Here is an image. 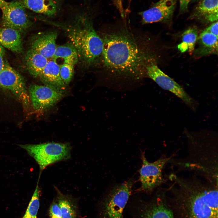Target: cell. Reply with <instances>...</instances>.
Segmentation results:
<instances>
[{
    "label": "cell",
    "instance_id": "obj_1",
    "mask_svg": "<svg viewBox=\"0 0 218 218\" xmlns=\"http://www.w3.org/2000/svg\"><path fill=\"white\" fill-rule=\"evenodd\" d=\"M97 32L103 43L97 67L104 85L126 87L143 83L147 78V66L157 60L146 32L125 24L104 27Z\"/></svg>",
    "mask_w": 218,
    "mask_h": 218
},
{
    "label": "cell",
    "instance_id": "obj_2",
    "mask_svg": "<svg viewBox=\"0 0 218 218\" xmlns=\"http://www.w3.org/2000/svg\"><path fill=\"white\" fill-rule=\"evenodd\" d=\"M167 200L175 218H218V183L171 173Z\"/></svg>",
    "mask_w": 218,
    "mask_h": 218
},
{
    "label": "cell",
    "instance_id": "obj_3",
    "mask_svg": "<svg viewBox=\"0 0 218 218\" xmlns=\"http://www.w3.org/2000/svg\"><path fill=\"white\" fill-rule=\"evenodd\" d=\"M188 141V155L184 158H173L169 163L179 170L193 172L204 180L218 183V143L217 134L208 131H184Z\"/></svg>",
    "mask_w": 218,
    "mask_h": 218
},
{
    "label": "cell",
    "instance_id": "obj_4",
    "mask_svg": "<svg viewBox=\"0 0 218 218\" xmlns=\"http://www.w3.org/2000/svg\"><path fill=\"white\" fill-rule=\"evenodd\" d=\"M80 12L68 23L47 21L64 30L76 50L79 59L85 65L97 67L102 55V41L95 30L90 17L85 12Z\"/></svg>",
    "mask_w": 218,
    "mask_h": 218
},
{
    "label": "cell",
    "instance_id": "obj_5",
    "mask_svg": "<svg viewBox=\"0 0 218 218\" xmlns=\"http://www.w3.org/2000/svg\"><path fill=\"white\" fill-rule=\"evenodd\" d=\"M33 157L42 171L48 166L70 158L71 148L68 143L49 142L20 145Z\"/></svg>",
    "mask_w": 218,
    "mask_h": 218
},
{
    "label": "cell",
    "instance_id": "obj_6",
    "mask_svg": "<svg viewBox=\"0 0 218 218\" xmlns=\"http://www.w3.org/2000/svg\"><path fill=\"white\" fill-rule=\"evenodd\" d=\"M175 156L174 153L169 157L163 154L156 161L150 162L143 154L142 164L139 171L141 190L151 192L167 182L168 176L163 174V170L166 165Z\"/></svg>",
    "mask_w": 218,
    "mask_h": 218
},
{
    "label": "cell",
    "instance_id": "obj_7",
    "mask_svg": "<svg viewBox=\"0 0 218 218\" xmlns=\"http://www.w3.org/2000/svg\"><path fill=\"white\" fill-rule=\"evenodd\" d=\"M133 180L130 179L114 187L103 201L102 213L104 218H123L124 209L131 195Z\"/></svg>",
    "mask_w": 218,
    "mask_h": 218
},
{
    "label": "cell",
    "instance_id": "obj_8",
    "mask_svg": "<svg viewBox=\"0 0 218 218\" xmlns=\"http://www.w3.org/2000/svg\"><path fill=\"white\" fill-rule=\"evenodd\" d=\"M146 74L162 88L168 91L180 99L193 111L196 110L198 104L183 87L166 74L159 68L157 60L150 62L146 68Z\"/></svg>",
    "mask_w": 218,
    "mask_h": 218
},
{
    "label": "cell",
    "instance_id": "obj_9",
    "mask_svg": "<svg viewBox=\"0 0 218 218\" xmlns=\"http://www.w3.org/2000/svg\"><path fill=\"white\" fill-rule=\"evenodd\" d=\"M0 87L11 92L22 104L24 110H28L31 101L24 79L5 60L0 72Z\"/></svg>",
    "mask_w": 218,
    "mask_h": 218
},
{
    "label": "cell",
    "instance_id": "obj_10",
    "mask_svg": "<svg viewBox=\"0 0 218 218\" xmlns=\"http://www.w3.org/2000/svg\"><path fill=\"white\" fill-rule=\"evenodd\" d=\"M63 91L47 85H31L29 88V94L34 109L40 113L47 110L62 97Z\"/></svg>",
    "mask_w": 218,
    "mask_h": 218
},
{
    "label": "cell",
    "instance_id": "obj_11",
    "mask_svg": "<svg viewBox=\"0 0 218 218\" xmlns=\"http://www.w3.org/2000/svg\"><path fill=\"white\" fill-rule=\"evenodd\" d=\"M25 8L19 1L7 2L1 8L2 27L13 28L20 32L28 28L31 22Z\"/></svg>",
    "mask_w": 218,
    "mask_h": 218
},
{
    "label": "cell",
    "instance_id": "obj_12",
    "mask_svg": "<svg viewBox=\"0 0 218 218\" xmlns=\"http://www.w3.org/2000/svg\"><path fill=\"white\" fill-rule=\"evenodd\" d=\"M177 0H159L148 9L140 12L142 24L167 22L172 19Z\"/></svg>",
    "mask_w": 218,
    "mask_h": 218
},
{
    "label": "cell",
    "instance_id": "obj_13",
    "mask_svg": "<svg viewBox=\"0 0 218 218\" xmlns=\"http://www.w3.org/2000/svg\"><path fill=\"white\" fill-rule=\"evenodd\" d=\"M143 208L141 218H175L167 198L165 188H159L155 197Z\"/></svg>",
    "mask_w": 218,
    "mask_h": 218
},
{
    "label": "cell",
    "instance_id": "obj_14",
    "mask_svg": "<svg viewBox=\"0 0 218 218\" xmlns=\"http://www.w3.org/2000/svg\"><path fill=\"white\" fill-rule=\"evenodd\" d=\"M64 0H20L25 8L46 17L56 15L61 10Z\"/></svg>",
    "mask_w": 218,
    "mask_h": 218
},
{
    "label": "cell",
    "instance_id": "obj_15",
    "mask_svg": "<svg viewBox=\"0 0 218 218\" xmlns=\"http://www.w3.org/2000/svg\"><path fill=\"white\" fill-rule=\"evenodd\" d=\"M58 34L55 31H51L37 36L31 43V48L48 59H52L57 45Z\"/></svg>",
    "mask_w": 218,
    "mask_h": 218
},
{
    "label": "cell",
    "instance_id": "obj_16",
    "mask_svg": "<svg viewBox=\"0 0 218 218\" xmlns=\"http://www.w3.org/2000/svg\"><path fill=\"white\" fill-rule=\"evenodd\" d=\"M218 0H201L194 9L190 18L207 22L218 19Z\"/></svg>",
    "mask_w": 218,
    "mask_h": 218
},
{
    "label": "cell",
    "instance_id": "obj_17",
    "mask_svg": "<svg viewBox=\"0 0 218 218\" xmlns=\"http://www.w3.org/2000/svg\"><path fill=\"white\" fill-rule=\"evenodd\" d=\"M38 78L46 84L62 90L65 88V84L62 80L59 73V65L53 59L48 61Z\"/></svg>",
    "mask_w": 218,
    "mask_h": 218
},
{
    "label": "cell",
    "instance_id": "obj_18",
    "mask_svg": "<svg viewBox=\"0 0 218 218\" xmlns=\"http://www.w3.org/2000/svg\"><path fill=\"white\" fill-rule=\"evenodd\" d=\"M0 44L15 53H20L22 50L20 32L15 29L5 27L0 28Z\"/></svg>",
    "mask_w": 218,
    "mask_h": 218
},
{
    "label": "cell",
    "instance_id": "obj_19",
    "mask_svg": "<svg viewBox=\"0 0 218 218\" xmlns=\"http://www.w3.org/2000/svg\"><path fill=\"white\" fill-rule=\"evenodd\" d=\"M48 59L31 48L26 54L25 61L27 69L31 75L38 78L46 65Z\"/></svg>",
    "mask_w": 218,
    "mask_h": 218
},
{
    "label": "cell",
    "instance_id": "obj_20",
    "mask_svg": "<svg viewBox=\"0 0 218 218\" xmlns=\"http://www.w3.org/2000/svg\"><path fill=\"white\" fill-rule=\"evenodd\" d=\"M55 189L57 193L56 200L63 218H77V208L74 200L70 196L63 194L56 187Z\"/></svg>",
    "mask_w": 218,
    "mask_h": 218
},
{
    "label": "cell",
    "instance_id": "obj_21",
    "mask_svg": "<svg viewBox=\"0 0 218 218\" xmlns=\"http://www.w3.org/2000/svg\"><path fill=\"white\" fill-rule=\"evenodd\" d=\"M59 58L67 63L74 65L77 64L79 58L77 52L71 43L57 46L53 59L56 61Z\"/></svg>",
    "mask_w": 218,
    "mask_h": 218
},
{
    "label": "cell",
    "instance_id": "obj_22",
    "mask_svg": "<svg viewBox=\"0 0 218 218\" xmlns=\"http://www.w3.org/2000/svg\"><path fill=\"white\" fill-rule=\"evenodd\" d=\"M40 177V176L27 210L22 218H37L40 205L39 197L41 190L38 185Z\"/></svg>",
    "mask_w": 218,
    "mask_h": 218
},
{
    "label": "cell",
    "instance_id": "obj_23",
    "mask_svg": "<svg viewBox=\"0 0 218 218\" xmlns=\"http://www.w3.org/2000/svg\"><path fill=\"white\" fill-rule=\"evenodd\" d=\"M197 38L198 31L195 27L189 28L182 35V42L187 47L190 54H192L193 52Z\"/></svg>",
    "mask_w": 218,
    "mask_h": 218
},
{
    "label": "cell",
    "instance_id": "obj_24",
    "mask_svg": "<svg viewBox=\"0 0 218 218\" xmlns=\"http://www.w3.org/2000/svg\"><path fill=\"white\" fill-rule=\"evenodd\" d=\"M199 39L201 44L206 48L217 51L218 37L205 30L200 34Z\"/></svg>",
    "mask_w": 218,
    "mask_h": 218
},
{
    "label": "cell",
    "instance_id": "obj_25",
    "mask_svg": "<svg viewBox=\"0 0 218 218\" xmlns=\"http://www.w3.org/2000/svg\"><path fill=\"white\" fill-rule=\"evenodd\" d=\"M74 66L67 63H63L59 65L60 76L65 85L69 84L74 74Z\"/></svg>",
    "mask_w": 218,
    "mask_h": 218
},
{
    "label": "cell",
    "instance_id": "obj_26",
    "mask_svg": "<svg viewBox=\"0 0 218 218\" xmlns=\"http://www.w3.org/2000/svg\"><path fill=\"white\" fill-rule=\"evenodd\" d=\"M49 214L50 218H63L61 210L56 200L51 204Z\"/></svg>",
    "mask_w": 218,
    "mask_h": 218
},
{
    "label": "cell",
    "instance_id": "obj_27",
    "mask_svg": "<svg viewBox=\"0 0 218 218\" xmlns=\"http://www.w3.org/2000/svg\"><path fill=\"white\" fill-rule=\"evenodd\" d=\"M218 21L214 22L205 30L218 37Z\"/></svg>",
    "mask_w": 218,
    "mask_h": 218
},
{
    "label": "cell",
    "instance_id": "obj_28",
    "mask_svg": "<svg viewBox=\"0 0 218 218\" xmlns=\"http://www.w3.org/2000/svg\"><path fill=\"white\" fill-rule=\"evenodd\" d=\"M180 12L181 13L186 12L188 10L189 3L191 0H179Z\"/></svg>",
    "mask_w": 218,
    "mask_h": 218
},
{
    "label": "cell",
    "instance_id": "obj_29",
    "mask_svg": "<svg viewBox=\"0 0 218 218\" xmlns=\"http://www.w3.org/2000/svg\"><path fill=\"white\" fill-rule=\"evenodd\" d=\"M5 50L4 47L0 44V72L2 69L4 65L5 61Z\"/></svg>",
    "mask_w": 218,
    "mask_h": 218
},
{
    "label": "cell",
    "instance_id": "obj_30",
    "mask_svg": "<svg viewBox=\"0 0 218 218\" xmlns=\"http://www.w3.org/2000/svg\"><path fill=\"white\" fill-rule=\"evenodd\" d=\"M7 3L4 0H0V8L1 9Z\"/></svg>",
    "mask_w": 218,
    "mask_h": 218
}]
</instances>
